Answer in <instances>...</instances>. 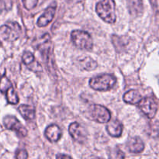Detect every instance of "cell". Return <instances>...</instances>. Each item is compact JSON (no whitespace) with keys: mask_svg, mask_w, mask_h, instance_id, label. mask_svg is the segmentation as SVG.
<instances>
[{"mask_svg":"<svg viewBox=\"0 0 159 159\" xmlns=\"http://www.w3.org/2000/svg\"><path fill=\"white\" fill-rule=\"evenodd\" d=\"M3 124L8 130L16 132L20 136L26 137L27 135V130L24 126L13 116H6L3 119Z\"/></svg>","mask_w":159,"mask_h":159,"instance_id":"7","label":"cell"},{"mask_svg":"<svg viewBox=\"0 0 159 159\" xmlns=\"http://www.w3.org/2000/svg\"><path fill=\"white\" fill-rule=\"evenodd\" d=\"M11 86H12V84H11L10 81L8 79V78H6V76H3L1 79H0V91L2 93H6L8 89L10 88Z\"/></svg>","mask_w":159,"mask_h":159,"instance_id":"19","label":"cell"},{"mask_svg":"<svg viewBox=\"0 0 159 159\" xmlns=\"http://www.w3.org/2000/svg\"><path fill=\"white\" fill-rule=\"evenodd\" d=\"M71 37L74 45L77 48L83 50H91L93 48V39L86 31L76 30L72 31Z\"/></svg>","mask_w":159,"mask_h":159,"instance_id":"3","label":"cell"},{"mask_svg":"<svg viewBox=\"0 0 159 159\" xmlns=\"http://www.w3.org/2000/svg\"><path fill=\"white\" fill-rule=\"evenodd\" d=\"M6 93V99H7L8 102L11 104H17L19 102V97L17 93H16L15 89H13V87L11 86L10 88L8 89Z\"/></svg>","mask_w":159,"mask_h":159,"instance_id":"17","label":"cell"},{"mask_svg":"<svg viewBox=\"0 0 159 159\" xmlns=\"http://www.w3.org/2000/svg\"><path fill=\"white\" fill-rule=\"evenodd\" d=\"M141 99H142V96L141 93L137 90H130L127 92L124 96V100L127 103L132 104V105L138 103Z\"/></svg>","mask_w":159,"mask_h":159,"instance_id":"15","label":"cell"},{"mask_svg":"<svg viewBox=\"0 0 159 159\" xmlns=\"http://www.w3.org/2000/svg\"><path fill=\"white\" fill-rule=\"evenodd\" d=\"M22 33L20 25L15 22H10L0 26V35L2 38L7 41H15L20 37Z\"/></svg>","mask_w":159,"mask_h":159,"instance_id":"5","label":"cell"},{"mask_svg":"<svg viewBox=\"0 0 159 159\" xmlns=\"http://www.w3.org/2000/svg\"><path fill=\"white\" fill-rule=\"evenodd\" d=\"M45 136L51 142H57L61 137V130L56 124H51L45 130Z\"/></svg>","mask_w":159,"mask_h":159,"instance_id":"11","label":"cell"},{"mask_svg":"<svg viewBox=\"0 0 159 159\" xmlns=\"http://www.w3.org/2000/svg\"><path fill=\"white\" fill-rule=\"evenodd\" d=\"M57 158H71V157L70 156V155H57Z\"/></svg>","mask_w":159,"mask_h":159,"instance_id":"23","label":"cell"},{"mask_svg":"<svg viewBox=\"0 0 159 159\" xmlns=\"http://www.w3.org/2000/svg\"><path fill=\"white\" fill-rule=\"evenodd\" d=\"M151 4H152V8L155 9L156 12H158V0H150Z\"/></svg>","mask_w":159,"mask_h":159,"instance_id":"22","label":"cell"},{"mask_svg":"<svg viewBox=\"0 0 159 159\" xmlns=\"http://www.w3.org/2000/svg\"><path fill=\"white\" fill-rule=\"evenodd\" d=\"M107 131L113 138H119L123 132V124L118 120L109 121L107 125Z\"/></svg>","mask_w":159,"mask_h":159,"instance_id":"12","label":"cell"},{"mask_svg":"<svg viewBox=\"0 0 159 159\" xmlns=\"http://www.w3.org/2000/svg\"><path fill=\"white\" fill-rule=\"evenodd\" d=\"M68 131L71 138L77 142L83 144L87 140L86 130L78 123L75 122L70 124Z\"/></svg>","mask_w":159,"mask_h":159,"instance_id":"8","label":"cell"},{"mask_svg":"<svg viewBox=\"0 0 159 159\" xmlns=\"http://www.w3.org/2000/svg\"><path fill=\"white\" fill-rule=\"evenodd\" d=\"M127 148L131 153H141L144 149V144L142 140L138 137H134L130 139L127 143Z\"/></svg>","mask_w":159,"mask_h":159,"instance_id":"13","label":"cell"},{"mask_svg":"<svg viewBox=\"0 0 159 159\" xmlns=\"http://www.w3.org/2000/svg\"><path fill=\"white\" fill-rule=\"evenodd\" d=\"M75 1H76V2H78V1H79H79H81V0H75Z\"/></svg>","mask_w":159,"mask_h":159,"instance_id":"25","label":"cell"},{"mask_svg":"<svg viewBox=\"0 0 159 159\" xmlns=\"http://www.w3.org/2000/svg\"><path fill=\"white\" fill-rule=\"evenodd\" d=\"M19 112L24 119L27 120H34L35 117V110L34 107L28 105H21L19 107Z\"/></svg>","mask_w":159,"mask_h":159,"instance_id":"16","label":"cell"},{"mask_svg":"<svg viewBox=\"0 0 159 159\" xmlns=\"http://www.w3.org/2000/svg\"><path fill=\"white\" fill-rule=\"evenodd\" d=\"M139 107L141 111L148 118L152 119L158 112V104L152 97H145L140 100Z\"/></svg>","mask_w":159,"mask_h":159,"instance_id":"6","label":"cell"},{"mask_svg":"<svg viewBox=\"0 0 159 159\" xmlns=\"http://www.w3.org/2000/svg\"><path fill=\"white\" fill-rule=\"evenodd\" d=\"M116 82V79L110 74H104L95 77L89 81L91 88L97 91H108L113 88Z\"/></svg>","mask_w":159,"mask_h":159,"instance_id":"2","label":"cell"},{"mask_svg":"<svg viewBox=\"0 0 159 159\" xmlns=\"http://www.w3.org/2000/svg\"><path fill=\"white\" fill-rule=\"evenodd\" d=\"M96 10L99 16L106 23H113L116 21V3L114 0H102L97 3Z\"/></svg>","mask_w":159,"mask_h":159,"instance_id":"1","label":"cell"},{"mask_svg":"<svg viewBox=\"0 0 159 159\" xmlns=\"http://www.w3.org/2000/svg\"><path fill=\"white\" fill-rule=\"evenodd\" d=\"M129 11L133 16H138L142 13L144 9L142 0H127Z\"/></svg>","mask_w":159,"mask_h":159,"instance_id":"14","label":"cell"},{"mask_svg":"<svg viewBox=\"0 0 159 159\" xmlns=\"http://www.w3.org/2000/svg\"><path fill=\"white\" fill-rule=\"evenodd\" d=\"M55 12L56 6H51L48 7L37 20V26L40 27H44L48 26L54 19Z\"/></svg>","mask_w":159,"mask_h":159,"instance_id":"10","label":"cell"},{"mask_svg":"<svg viewBox=\"0 0 159 159\" xmlns=\"http://www.w3.org/2000/svg\"><path fill=\"white\" fill-rule=\"evenodd\" d=\"M89 115L90 119L100 124L109 122L111 119V113L110 110L103 106L98 105V104H94L89 107Z\"/></svg>","mask_w":159,"mask_h":159,"instance_id":"4","label":"cell"},{"mask_svg":"<svg viewBox=\"0 0 159 159\" xmlns=\"http://www.w3.org/2000/svg\"><path fill=\"white\" fill-rule=\"evenodd\" d=\"M22 59H23V63L27 66V68L30 70L34 71V72H40V71H42L41 65L36 60L34 54H31L30 52H25L23 54Z\"/></svg>","mask_w":159,"mask_h":159,"instance_id":"9","label":"cell"},{"mask_svg":"<svg viewBox=\"0 0 159 159\" xmlns=\"http://www.w3.org/2000/svg\"><path fill=\"white\" fill-rule=\"evenodd\" d=\"M22 1L24 7L28 10H31L36 7L38 0H22Z\"/></svg>","mask_w":159,"mask_h":159,"instance_id":"20","label":"cell"},{"mask_svg":"<svg viewBox=\"0 0 159 159\" xmlns=\"http://www.w3.org/2000/svg\"><path fill=\"white\" fill-rule=\"evenodd\" d=\"M4 2H3L2 0H0V13H1L2 11L4 9Z\"/></svg>","mask_w":159,"mask_h":159,"instance_id":"24","label":"cell"},{"mask_svg":"<svg viewBox=\"0 0 159 159\" xmlns=\"http://www.w3.org/2000/svg\"><path fill=\"white\" fill-rule=\"evenodd\" d=\"M82 65L86 71H92L97 68V62L90 57H85L82 61Z\"/></svg>","mask_w":159,"mask_h":159,"instance_id":"18","label":"cell"},{"mask_svg":"<svg viewBox=\"0 0 159 159\" xmlns=\"http://www.w3.org/2000/svg\"><path fill=\"white\" fill-rule=\"evenodd\" d=\"M16 158L18 159H25L28 158V154L26 150L23 149H20V150L17 151L16 154Z\"/></svg>","mask_w":159,"mask_h":159,"instance_id":"21","label":"cell"}]
</instances>
